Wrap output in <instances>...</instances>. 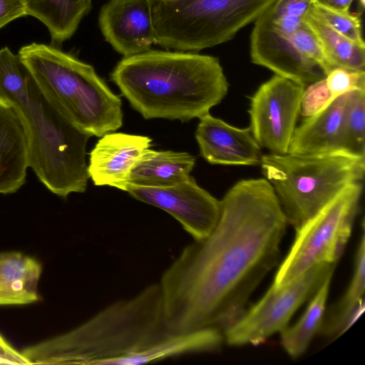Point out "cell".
Returning a JSON list of instances; mask_svg holds the SVG:
<instances>
[{
	"instance_id": "6",
	"label": "cell",
	"mask_w": 365,
	"mask_h": 365,
	"mask_svg": "<svg viewBox=\"0 0 365 365\" xmlns=\"http://www.w3.org/2000/svg\"><path fill=\"white\" fill-rule=\"evenodd\" d=\"M260 165L287 223L295 229L351 184L362 182L364 158L341 153L262 155Z\"/></svg>"
},
{
	"instance_id": "15",
	"label": "cell",
	"mask_w": 365,
	"mask_h": 365,
	"mask_svg": "<svg viewBox=\"0 0 365 365\" xmlns=\"http://www.w3.org/2000/svg\"><path fill=\"white\" fill-rule=\"evenodd\" d=\"M195 138L200 155L210 164L255 165L260 164L262 148L250 128H240L209 113L199 118Z\"/></svg>"
},
{
	"instance_id": "30",
	"label": "cell",
	"mask_w": 365,
	"mask_h": 365,
	"mask_svg": "<svg viewBox=\"0 0 365 365\" xmlns=\"http://www.w3.org/2000/svg\"><path fill=\"white\" fill-rule=\"evenodd\" d=\"M24 16H26V13L22 0H0V29Z\"/></svg>"
},
{
	"instance_id": "27",
	"label": "cell",
	"mask_w": 365,
	"mask_h": 365,
	"mask_svg": "<svg viewBox=\"0 0 365 365\" xmlns=\"http://www.w3.org/2000/svg\"><path fill=\"white\" fill-rule=\"evenodd\" d=\"M325 81L335 99L353 91H365V71L336 67L325 76Z\"/></svg>"
},
{
	"instance_id": "7",
	"label": "cell",
	"mask_w": 365,
	"mask_h": 365,
	"mask_svg": "<svg viewBox=\"0 0 365 365\" xmlns=\"http://www.w3.org/2000/svg\"><path fill=\"white\" fill-rule=\"evenodd\" d=\"M275 0H151L155 45L199 51L231 40Z\"/></svg>"
},
{
	"instance_id": "8",
	"label": "cell",
	"mask_w": 365,
	"mask_h": 365,
	"mask_svg": "<svg viewBox=\"0 0 365 365\" xmlns=\"http://www.w3.org/2000/svg\"><path fill=\"white\" fill-rule=\"evenodd\" d=\"M362 182L346 187L313 217L296 230V236L280 264L272 285L283 286L309 268L336 263L351 235Z\"/></svg>"
},
{
	"instance_id": "25",
	"label": "cell",
	"mask_w": 365,
	"mask_h": 365,
	"mask_svg": "<svg viewBox=\"0 0 365 365\" xmlns=\"http://www.w3.org/2000/svg\"><path fill=\"white\" fill-rule=\"evenodd\" d=\"M339 151L357 158L365 157V91H353L344 112Z\"/></svg>"
},
{
	"instance_id": "21",
	"label": "cell",
	"mask_w": 365,
	"mask_h": 365,
	"mask_svg": "<svg viewBox=\"0 0 365 365\" xmlns=\"http://www.w3.org/2000/svg\"><path fill=\"white\" fill-rule=\"evenodd\" d=\"M365 238L362 231L356 250L352 278L342 297L325 312L319 333L339 336L359 318L364 308Z\"/></svg>"
},
{
	"instance_id": "32",
	"label": "cell",
	"mask_w": 365,
	"mask_h": 365,
	"mask_svg": "<svg viewBox=\"0 0 365 365\" xmlns=\"http://www.w3.org/2000/svg\"><path fill=\"white\" fill-rule=\"evenodd\" d=\"M317 1L339 10L349 11L353 0H317Z\"/></svg>"
},
{
	"instance_id": "2",
	"label": "cell",
	"mask_w": 365,
	"mask_h": 365,
	"mask_svg": "<svg viewBox=\"0 0 365 365\" xmlns=\"http://www.w3.org/2000/svg\"><path fill=\"white\" fill-rule=\"evenodd\" d=\"M0 95L20 118L28 140L29 165L52 193L84 192L86 148L92 136L77 126L40 89L19 55L0 50Z\"/></svg>"
},
{
	"instance_id": "26",
	"label": "cell",
	"mask_w": 365,
	"mask_h": 365,
	"mask_svg": "<svg viewBox=\"0 0 365 365\" xmlns=\"http://www.w3.org/2000/svg\"><path fill=\"white\" fill-rule=\"evenodd\" d=\"M311 10L333 30L365 47L361 22L358 16L351 14L349 11L339 10L318 1L314 4Z\"/></svg>"
},
{
	"instance_id": "13",
	"label": "cell",
	"mask_w": 365,
	"mask_h": 365,
	"mask_svg": "<svg viewBox=\"0 0 365 365\" xmlns=\"http://www.w3.org/2000/svg\"><path fill=\"white\" fill-rule=\"evenodd\" d=\"M98 23L105 40L123 57L155 44L151 0H110L100 11Z\"/></svg>"
},
{
	"instance_id": "14",
	"label": "cell",
	"mask_w": 365,
	"mask_h": 365,
	"mask_svg": "<svg viewBox=\"0 0 365 365\" xmlns=\"http://www.w3.org/2000/svg\"><path fill=\"white\" fill-rule=\"evenodd\" d=\"M148 136L110 132L101 136L90 153L88 173L95 185L126 191L130 173L150 149Z\"/></svg>"
},
{
	"instance_id": "29",
	"label": "cell",
	"mask_w": 365,
	"mask_h": 365,
	"mask_svg": "<svg viewBox=\"0 0 365 365\" xmlns=\"http://www.w3.org/2000/svg\"><path fill=\"white\" fill-rule=\"evenodd\" d=\"M306 87L302 94L300 107V113L304 118L319 113L334 100L328 88L325 78Z\"/></svg>"
},
{
	"instance_id": "11",
	"label": "cell",
	"mask_w": 365,
	"mask_h": 365,
	"mask_svg": "<svg viewBox=\"0 0 365 365\" xmlns=\"http://www.w3.org/2000/svg\"><path fill=\"white\" fill-rule=\"evenodd\" d=\"M304 88L275 74L252 96L250 128L261 148L274 154L288 153Z\"/></svg>"
},
{
	"instance_id": "28",
	"label": "cell",
	"mask_w": 365,
	"mask_h": 365,
	"mask_svg": "<svg viewBox=\"0 0 365 365\" xmlns=\"http://www.w3.org/2000/svg\"><path fill=\"white\" fill-rule=\"evenodd\" d=\"M295 48L302 55L317 63L327 75L334 67L326 56L314 34L304 23L293 36Z\"/></svg>"
},
{
	"instance_id": "10",
	"label": "cell",
	"mask_w": 365,
	"mask_h": 365,
	"mask_svg": "<svg viewBox=\"0 0 365 365\" xmlns=\"http://www.w3.org/2000/svg\"><path fill=\"white\" fill-rule=\"evenodd\" d=\"M336 264H319L283 286L272 285L255 304L224 331V342L235 346H256L281 332L298 308L332 276Z\"/></svg>"
},
{
	"instance_id": "16",
	"label": "cell",
	"mask_w": 365,
	"mask_h": 365,
	"mask_svg": "<svg viewBox=\"0 0 365 365\" xmlns=\"http://www.w3.org/2000/svg\"><path fill=\"white\" fill-rule=\"evenodd\" d=\"M29 167L24 125L11 104L0 95V194L18 191L26 183Z\"/></svg>"
},
{
	"instance_id": "1",
	"label": "cell",
	"mask_w": 365,
	"mask_h": 365,
	"mask_svg": "<svg viewBox=\"0 0 365 365\" xmlns=\"http://www.w3.org/2000/svg\"><path fill=\"white\" fill-rule=\"evenodd\" d=\"M220 205L212 231L185 246L162 274L170 333L214 328L223 334L279 262L288 223L266 178L237 182Z\"/></svg>"
},
{
	"instance_id": "31",
	"label": "cell",
	"mask_w": 365,
	"mask_h": 365,
	"mask_svg": "<svg viewBox=\"0 0 365 365\" xmlns=\"http://www.w3.org/2000/svg\"><path fill=\"white\" fill-rule=\"evenodd\" d=\"M0 364H31L21 353L16 350L0 334Z\"/></svg>"
},
{
	"instance_id": "23",
	"label": "cell",
	"mask_w": 365,
	"mask_h": 365,
	"mask_svg": "<svg viewBox=\"0 0 365 365\" xmlns=\"http://www.w3.org/2000/svg\"><path fill=\"white\" fill-rule=\"evenodd\" d=\"M331 277H328L311 297L304 314L292 326L281 332V345L289 356L302 355L314 336L319 333L326 312Z\"/></svg>"
},
{
	"instance_id": "24",
	"label": "cell",
	"mask_w": 365,
	"mask_h": 365,
	"mask_svg": "<svg viewBox=\"0 0 365 365\" xmlns=\"http://www.w3.org/2000/svg\"><path fill=\"white\" fill-rule=\"evenodd\" d=\"M305 23L334 68L365 71V47L333 30L311 9L305 17Z\"/></svg>"
},
{
	"instance_id": "17",
	"label": "cell",
	"mask_w": 365,
	"mask_h": 365,
	"mask_svg": "<svg viewBox=\"0 0 365 365\" xmlns=\"http://www.w3.org/2000/svg\"><path fill=\"white\" fill-rule=\"evenodd\" d=\"M351 92L335 98L319 113L305 118L295 128L288 153L309 155L339 153L342 122Z\"/></svg>"
},
{
	"instance_id": "20",
	"label": "cell",
	"mask_w": 365,
	"mask_h": 365,
	"mask_svg": "<svg viewBox=\"0 0 365 365\" xmlns=\"http://www.w3.org/2000/svg\"><path fill=\"white\" fill-rule=\"evenodd\" d=\"M41 264L19 252L0 254V305L27 304L39 299Z\"/></svg>"
},
{
	"instance_id": "3",
	"label": "cell",
	"mask_w": 365,
	"mask_h": 365,
	"mask_svg": "<svg viewBox=\"0 0 365 365\" xmlns=\"http://www.w3.org/2000/svg\"><path fill=\"white\" fill-rule=\"evenodd\" d=\"M110 80L144 118L182 122L209 113L229 88L217 58L191 51L150 49L123 57Z\"/></svg>"
},
{
	"instance_id": "9",
	"label": "cell",
	"mask_w": 365,
	"mask_h": 365,
	"mask_svg": "<svg viewBox=\"0 0 365 365\" xmlns=\"http://www.w3.org/2000/svg\"><path fill=\"white\" fill-rule=\"evenodd\" d=\"M317 0H275L255 21L250 57L256 65L294 82L305 80L314 62L300 53L293 36Z\"/></svg>"
},
{
	"instance_id": "22",
	"label": "cell",
	"mask_w": 365,
	"mask_h": 365,
	"mask_svg": "<svg viewBox=\"0 0 365 365\" xmlns=\"http://www.w3.org/2000/svg\"><path fill=\"white\" fill-rule=\"evenodd\" d=\"M26 15L48 28L52 41L61 44L70 38L90 11L92 0H22Z\"/></svg>"
},
{
	"instance_id": "18",
	"label": "cell",
	"mask_w": 365,
	"mask_h": 365,
	"mask_svg": "<svg viewBox=\"0 0 365 365\" xmlns=\"http://www.w3.org/2000/svg\"><path fill=\"white\" fill-rule=\"evenodd\" d=\"M223 342V334L214 328L168 333L147 348L115 360L111 365H139L182 355L213 351Z\"/></svg>"
},
{
	"instance_id": "5",
	"label": "cell",
	"mask_w": 365,
	"mask_h": 365,
	"mask_svg": "<svg viewBox=\"0 0 365 365\" xmlns=\"http://www.w3.org/2000/svg\"><path fill=\"white\" fill-rule=\"evenodd\" d=\"M19 55L43 93L81 129L101 137L122 126L120 98L91 65L43 43L23 46Z\"/></svg>"
},
{
	"instance_id": "12",
	"label": "cell",
	"mask_w": 365,
	"mask_h": 365,
	"mask_svg": "<svg viewBox=\"0 0 365 365\" xmlns=\"http://www.w3.org/2000/svg\"><path fill=\"white\" fill-rule=\"evenodd\" d=\"M126 192L135 199L169 213L194 240L206 237L220 218V201L200 187L191 175L165 187L129 185Z\"/></svg>"
},
{
	"instance_id": "19",
	"label": "cell",
	"mask_w": 365,
	"mask_h": 365,
	"mask_svg": "<svg viewBox=\"0 0 365 365\" xmlns=\"http://www.w3.org/2000/svg\"><path fill=\"white\" fill-rule=\"evenodd\" d=\"M195 158L188 153L149 149L133 169L129 185L165 187L190 177Z\"/></svg>"
},
{
	"instance_id": "4",
	"label": "cell",
	"mask_w": 365,
	"mask_h": 365,
	"mask_svg": "<svg viewBox=\"0 0 365 365\" xmlns=\"http://www.w3.org/2000/svg\"><path fill=\"white\" fill-rule=\"evenodd\" d=\"M170 333L159 283L115 301L82 324L21 352L31 364L111 365Z\"/></svg>"
}]
</instances>
